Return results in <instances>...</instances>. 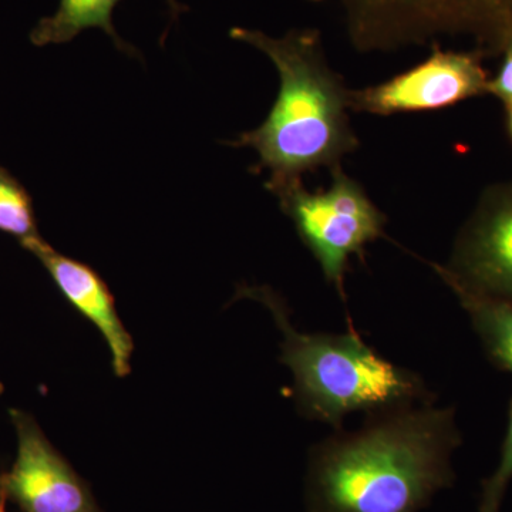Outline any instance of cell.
I'll return each instance as SVG.
<instances>
[{"instance_id":"cell-1","label":"cell","mask_w":512,"mask_h":512,"mask_svg":"<svg viewBox=\"0 0 512 512\" xmlns=\"http://www.w3.org/2000/svg\"><path fill=\"white\" fill-rule=\"evenodd\" d=\"M461 444L454 407L434 402L373 416L311 448L306 512H419L453 487Z\"/></svg>"},{"instance_id":"cell-2","label":"cell","mask_w":512,"mask_h":512,"mask_svg":"<svg viewBox=\"0 0 512 512\" xmlns=\"http://www.w3.org/2000/svg\"><path fill=\"white\" fill-rule=\"evenodd\" d=\"M229 36L265 53L281 79L264 123L229 144L258 153L252 171H269L265 187L276 197L302 184L306 173L339 168L340 160L359 147V140L348 116L349 89L326 62L318 30L271 37L259 30L232 28Z\"/></svg>"},{"instance_id":"cell-3","label":"cell","mask_w":512,"mask_h":512,"mask_svg":"<svg viewBox=\"0 0 512 512\" xmlns=\"http://www.w3.org/2000/svg\"><path fill=\"white\" fill-rule=\"evenodd\" d=\"M262 303L281 330V360L293 375L292 396L306 419L343 429L352 413L373 416L434 402L417 373L390 362L360 338L346 333H303L292 325L284 299L265 288L241 289Z\"/></svg>"},{"instance_id":"cell-4","label":"cell","mask_w":512,"mask_h":512,"mask_svg":"<svg viewBox=\"0 0 512 512\" xmlns=\"http://www.w3.org/2000/svg\"><path fill=\"white\" fill-rule=\"evenodd\" d=\"M338 8L359 52H393L467 37L481 56H497L512 42V0H311Z\"/></svg>"},{"instance_id":"cell-5","label":"cell","mask_w":512,"mask_h":512,"mask_svg":"<svg viewBox=\"0 0 512 512\" xmlns=\"http://www.w3.org/2000/svg\"><path fill=\"white\" fill-rule=\"evenodd\" d=\"M278 198L326 281L345 299L350 258L365 259L367 245L383 237L386 215L340 167L332 170L328 190L309 191L302 183Z\"/></svg>"},{"instance_id":"cell-6","label":"cell","mask_w":512,"mask_h":512,"mask_svg":"<svg viewBox=\"0 0 512 512\" xmlns=\"http://www.w3.org/2000/svg\"><path fill=\"white\" fill-rule=\"evenodd\" d=\"M488 80L483 56L476 50L456 52L436 45L424 62L387 82L349 90V109L373 116L447 109L487 94Z\"/></svg>"},{"instance_id":"cell-7","label":"cell","mask_w":512,"mask_h":512,"mask_svg":"<svg viewBox=\"0 0 512 512\" xmlns=\"http://www.w3.org/2000/svg\"><path fill=\"white\" fill-rule=\"evenodd\" d=\"M18 451L9 471L0 473V493L23 512H103L72 464L32 414L12 409Z\"/></svg>"},{"instance_id":"cell-8","label":"cell","mask_w":512,"mask_h":512,"mask_svg":"<svg viewBox=\"0 0 512 512\" xmlns=\"http://www.w3.org/2000/svg\"><path fill=\"white\" fill-rule=\"evenodd\" d=\"M430 265L444 284L512 302V181L483 192L458 232L448 264Z\"/></svg>"},{"instance_id":"cell-9","label":"cell","mask_w":512,"mask_h":512,"mask_svg":"<svg viewBox=\"0 0 512 512\" xmlns=\"http://www.w3.org/2000/svg\"><path fill=\"white\" fill-rule=\"evenodd\" d=\"M20 245L45 266L64 299L99 330L109 346L116 376L130 375L133 338L121 322L113 293L103 278L92 266L57 252L40 235L25 239Z\"/></svg>"},{"instance_id":"cell-10","label":"cell","mask_w":512,"mask_h":512,"mask_svg":"<svg viewBox=\"0 0 512 512\" xmlns=\"http://www.w3.org/2000/svg\"><path fill=\"white\" fill-rule=\"evenodd\" d=\"M120 0H60L59 9L53 16L43 18L30 33V40L35 46L63 45L72 42L83 30L99 28L113 39L114 45L121 52L134 55L136 49L128 46L113 26V10ZM170 3L174 16L183 12L175 0Z\"/></svg>"},{"instance_id":"cell-11","label":"cell","mask_w":512,"mask_h":512,"mask_svg":"<svg viewBox=\"0 0 512 512\" xmlns=\"http://www.w3.org/2000/svg\"><path fill=\"white\" fill-rule=\"evenodd\" d=\"M467 312L494 366L512 375V302L446 282Z\"/></svg>"},{"instance_id":"cell-12","label":"cell","mask_w":512,"mask_h":512,"mask_svg":"<svg viewBox=\"0 0 512 512\" xmlns=\"http://www.w3.org/2000/svg\"><path fill=\"white\" fill-rule=\"evenodd\" d=\"M0 231L18 238L39 237L35 208L26 188L0 167Z\"/></svg>"},{"instance_id":"cell-13","label":"cell","mask_w":512,"mask_h":512,"mask_svg":"<svg viewBox=\"0 0 512 512\" xmlns=\"http://www.w3.org/2000/svg\"><path fill=\"white\" fill-rule=\"evenodd\" d=\"M512 480V400L508 413L507 433L501 447L500 461L490 477L481 483L478 512H500L505 491Z\"/></svg>"},{"instance_id":"cell-14","label":"cell","mask_w":512,"mask_h":512,"mask_svg":"<svg viewBox=\"0 0 512 512\" xmlns=\"http://www.w3.org/2000/svg\"><path fill=\"white\" fill-rule=\"evenodd\" d=\"M501 55L504 56L503 64L493 79L488 80L487 94H493L507 107L512 104V42L505 46Z\"/></svg>"},{"instance_id":"cell-15","label":"cell","mask_w":512,"mask_h":512,"mask_svg":"<svg viewBox=\"0 0 512 512\" xmlns=\"http://www.w3.org/2000/svg\"><path fill=\"white\" fill-rule=\"evenodd\" d=\"M507 109V128L508 134H510V138L512 141V104L510 106L505 107Z\"/></svg>"},{"instance_id":"cell-16","label":"cell","mask_w":512,"mask_h":512,"mask_svg":"<svg viewBox=\"0 0 512 512\" xmlns=\"http://www.w3.org/2000/svg\"><path fill=\"white\" fill-rule=\"evenodd\" d=\"M6 504H8V500H6L5 495L0 493V512H8V510H6Z\"/></svg>"},{"instance_id":"cell-17","label":"cell","mask_w":512,"mask_h":512,"mask_svg":"<svg viewBox=\"0 0 512 512\" xmlns=\"http://www.w3.org/2000/svg\"><path fill=\"white\" fill-rule=\"evenodd\" d=\"M3 390H5V387H3V384L0 383V396H2Z\"/></svg>"}]
</instances>
